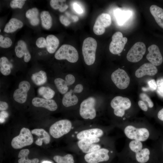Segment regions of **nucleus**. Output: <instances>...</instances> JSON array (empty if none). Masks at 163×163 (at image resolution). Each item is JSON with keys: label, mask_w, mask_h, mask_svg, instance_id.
Listing matches in <instances>:
<instances>
[{"label": "nucleus", "mask_w": 163, "mask_h": 163, "mask_svg": "<svg viewBox=\"0 0 163 163\" xmlns=\"http://www.w3.org/2000/svg\"><path fill=\"white\" fill-rule=\"evenodd\" d=\"M97 46L96 40L92 37H87L84 40L82 53L84 61L87 65L90 66L94 62Z\"/></svg>", "instance_id": "1"}, {"label": "nucleus", "mask_w": 163, "mask_h": 163, "mask_svg": "<svg viewBox=\"0 0 163 163\" xmlns=\"http://www.w3.org/2000/svg\"><path fill=\"white\" fill-rule=\"evenodd\" d=\"M57 60L66 59L71 63L76 62L78 59V54L77 50L73 46L68 44L62 45L54 55Z\"/></svg>", "instance_id": "2"}, {"label": "nucleus", "mask_w": 163, "mask_h": 163, "mask_svg": "<svg viewBox=\"0 0 163 163\" xmlns=\"http://www.w3.org/2000/svg\"><path fill=\"white\" fill-rule=\"evenodd\" d=\"M33 141L32 133L30 130L23 127L20 130L19 134L12 139L11 145L15 149H20L31 145Z\"/></svg>", "instance_id": "3"}, {"label": "nucleus", "mask_w": 163, "mask_h": 163, "mask_svg": "<svg viewBox=\"0 0 163 163\" xmlns=\"http://www.w3.org/2000/svg\"><path fill=\"white\" fill-rule=\"evenodd\" d=\"M72 127V124L70 120H62L56 122L50 126L49 133L53 138H59L69 133Z\"/></svg>", "instance_id": "4"}, {"label": "nucleus", "mask_w": 163, "mask_h": 163, "mask_svg": "<svg viewBox=\"0 0 163 163\" xmlns=\"http://www.w3.org/2000/svg\"><path fill=\"white\" fill-rule=\"evenodd\" d=\"M96 102L95 98L91 97L85 99L81 103L79 113L82 118L91 120L95 118L96 115L95 108Z\"/></svg>", "instance_id": "5"}, {"label": "nucleus", "mask_w": 163, "mask_h": 163, "mask_svg": "<svg viewBox=\"0 0 163 163\" xmlns=\"http://www.w3.org/2000/svg\"><path fill=\"white\" fill-rule=\"evenodd\" d=\"M131 105L130 100L128 98L117 96L111 101L110 105L114 109V113L117 116L122 117L125 110L129 109Z\"/></svg>", "instance_id": "6"}, {"label": "nucleus", "mask_w": 163, "mask_h": 163, "mask_svg": "<svg viewBox=\"0 0 163 163\" xmlns=\"http://www.w3.org/2000/svg\"><path fill=\"white\" fill-rule=\"evenodd\" d=\"M124 133L129 139L141 142L146 141L149 136V133L147 129L136 128L131 125L126 126L124 129Z\"/></svg>", "instance_id": "7"}, {"label": "nucleus", "mask_w": 163, "mask_h": 163, "mask_svg": "<svg viewBox=\"0 0 163 163\" xmlns=\"http://www.w3.org/2000/svg\"><path fill=\"white\" fill-rule=\"evenodd\" d=\"M112 39L109 45L110 52L114 54H119L123 50L127 42V38L123 37L122 33L117 31L113 35Z\"/></svg>", "instance_id": "8"}, {"label": "nucleus", "mask_w": 163, "mask_h": 163, "mask_svg": "<svg viewBox=\"0 0 163 163\" xmlns=\"http://www.w3.org/2000/svg\"><path fill=\"white\" fill-rule=\"evenodd\" d=\"M146 50L145 44L139 42L135 43L128 51L126 56L127 60L131 62L140 61L145 54Z\"/></svg>", "instance_id": "9"}, {"label": "nucleus", "mask_w": 163, "mask_h": 163, "mask_svg": "<svg viewBox=\"0 0 163 163\" xmlns=\"http://www.w3.org/2000/svg\"><path fill=\"white\" fill-rule=\"evenodd\" d=\"M111 78L113 82L119 89H124L129 86L130 78L124 70L119 69L112 73Z\"/></svg>", "instance_id": "10"}, {"label": "nucleus", "mask_w": 163, "mask_h": 163, "mask_svg": "<svg viewBox=\"0 0 163 163\" xmlns=\"http://www.w3.org/2000/svg\"><path fill=\"white\" fill-rule=\"evenodd\" d=\"M111 24L110 15L107 13H102L97 18L93 27L94 33L101 35L105 32L106 28L110 26Z\"/></svg>", "instance_id": "11"}, {"label": "nucleus", "mask_w": 163, "mask_h": 163, "mask_svg": "<svg viewBox=\"0 0 163 163\" xmlns=\"http://www.w3.org/2000/svg\"><path fill=\"white\" fill-rule=\"evenodd\" d=\"M108 150L101 148L86 154L84 157L85 161L88 163H98L107 161L109 158Z\"/></svg>", "instance_id": "12"}, {"label": "nucleus", "mask_w": 163, "mask_h": 163, "mask_svg": "<svg viewBox=\"0 0 163 163\" xmlns=\"http://www.w3.org/2000/svg\"><path fill=\"white\" fill-rule=\"evenodd\" d=\"M30 88V83L27 81L21 82L18 85V88L14 91L13 97L17 102L23 104L27 99V93Z\"/></svg>", "instance_id": "13"}, {"label": "nucleus", "mask_w": 163, "mask_h": 163, "mask_svg": "<svg viewBox=\"0 0 163 163\" xmlns=\"http://www.w3.org/2000/svg\"><path fill=\"white\" fill-rule=\"evenodd\" d=\"M100 139L98 138L79 140L78 145L82 151L85 153H88L100 149L101 146L96 144L98 142Z\"/></svg>", "instance_id": "14"}, {"label": "nucleus", "mask_w": 163, "mask_h": 163, "mask_svg": "<svg viewBox=\"0 0 163 163\" xmlns=\"http://www.w3.org/2000/svg\"><path fill=\"white\" fill-rule=\"evenodd\" d=\"M148 53L146 55L147 59L155 66L161 64L163 59L158 46L155 44L150 46L148 49Z\"/></svg>", "instance_id": "15"}, {"label": "nucleus", "mask_w": 163, "mask_h": 163, "mask_svg": "<svg viewBox=\"0 0 163 163\" xmlns=\"http://www.w3.org/2000/svg\"><path fill=\"white\" fill-rule=\"evenodd\" d=\"M32 104L37 107H42L51 111H54L58 106L56 101L53 99H47L39 97H35L32 101Z\"/></svg>", "instance_id": "16"}, {"label": "nucleus", "mask_w": 163, "mask_h": 163, "mask_svg": "<svg viewBox=\"0 0 163 163\" xmlns=\"http://www.w3.org/2000/svg\"><path fill=\"white\" fill-rule=\"evenodd\" d=\"M157 72V69L155 66L150 63H146L136 71L135 75L136 77L140 78L145 75H154Z\"/></svg>", "instance_id": "17"}, {"label": "nucleus", "mask_w": 163, "mask_h": 163, "mask_svg": "<svg viewBox=\"0 0 163 163\" xmlns=\"http://www.w3.org/2000/svg\"><path fill=\"white\" fill-rule=\"evenodd\" d=\"M18 45L15 48V52L16 56L18 58L22 57L24 56V59L25 62H28L30 59L31 56L25 42L22 40L18 41Z\"/></svg>", "instance_id": "18"}, {"label": "nucleus", "mask_w": 163, "mask_h": 163, "mask_svg": "<svg viewBox=\"0 0 163 163\" xmlns=\"http://www.w3.org/2000/svg\"><path fill=\"white\" fill-rule=\"evenodd\" d=\"M103 133V131L101 129L93 128L80 132L77 134V138L79 140L98 138L102 136Z\"/></svg>", "instance_id": "19"}, {"label": "nucleus", "mask_w": 163, "mask_h": 163, "mask_svg": "<svg viewBox=\"0 0 163 163\" xmlns=\"http://www.w3.org/2000/svg\"><path fill=\"white\" fill-rule=\"evenodd\" d=\"M113 14L119 26L123 25L130 18L132 13L129 10H123L120 8L115 9Z\"/></svg>", "instance_id": "20"}, {"label": "nucleus", "mask_w": 163, "mask_h": 163, "mask_svg": "<svg viewBox=\"0 0 163 163\" xmlns=\"http://www.w3.org/2000/svg\"><path fill=\"white\" fill-rule=\"evenodd\" d=\"M31 133L39 137V138L35 142V144L39 146L42 145L43 141L44 143L47 144L50 141V136L48 133L43 129H35L31 131Z\"/></svg>", "instance_id": "21"}, {"label": "nucleus", "mask_w": 163, "mask_h": 163, "mask_svg": "<svg viewBox=\"0 0 163 163\" xmlns=\"http://www.w3.org/2000/svg\"><path fill=\"white\" fill-rule=\"evenodd\" d=\"M149 10L157 24L163 29V9L155 5H152Z\"/></svg>", "instance_id": "22"}, {"label": "nucleus", "mask_w": 163, "mask_h": 163, "mask_svg": "<svg viewBox=\"0 0 163 163\" xmlns=\"http://www.w3.org/2000/svg\"><path fill=\"white\" fill-rule=\"evenodd\" d=\"M72 90L65 94L62 101L63 105L66 107H68L76 104L78 102V99L77 96L74 94Z\"/></svg>", "instance_id": "23"}, {"label": "nucleus", "mask_w": 163, "mask_h": 163, "mask_svg": "<svg viewBox=\"0 0 163 163\" xmlns=\"http://www.w3.org/2000/svg\"><path fill=\"white\" fill-rule=\"evenodd\" d=\"M46 48L47 51L50 53H54L59 46V40L55 36L49 35L46 37Z\"/></svg>", "instance_id": "24"}, {"label": "nucleus", "mask_w": 163, "mask_h": 163, "mask_svg": "<svg viewBox=\"0 0 163 163\" xmlns=\"http://www.w3.org/2000/svg\"><path fill=\"white\" fill-rule=\"evenodd\" d=\"M23 25V23L21 21L17 18H12L6 24L4 31L7 33H12L22 27Z\"/></svg>", "instance_id": "25"}, {"label": "nucleus", "mask_w": 163, "mask_h": 163, "mask_svg": "<svg viewBox=\"0 0 163 163\" xmlns=\"http://www.w3.org/2000/svg\"><path fill=\"white\" fill-rule=\"evenodd\" d=\"M39 11L36 8L28 10L26 13V16L29 20L30 24L34 26L37 25L39 23L40 19L38 17Z\"/></svg>", "instance_id": "26"}, {"label": "nucleus", "mask_w": 163, "mask_h": 163, "mask_svg": "<svg viewBox=\"0 0 163 163\" xmlns=\"http://www.w3.org/2000/svg\"><path fill=\"white\" fill-rule=\"evenodd\" d=\"M47 78L46 73L43 70L33 74L31 76L33 82L38 86H40L45 83L47 81Z\"/></svg>", "instance_id": "27"}, {"label": "nucleus", "mask_w": 163, "mask_h": 163, "mask_svg": "<svg viewBox=\"0 0 163 163\" xmlns=\"http://www.w3.org/2000/svg\"><path fill=\"white\" fill-rule=\"evenodd\" d=\"M29 150L27 149L21 150L18 155V157L20 158L18 160V163H38L39 159L34 158L30 159L28 158Z\"/></svg>", "instance_id": "28"}, {"label": "nucleus", "mask_w": 163, "mask_h": 163, "mask_svg": "<svg viewBox=\"0 0 163 163\" xmlns=\"http://www.w3.org/2000/svg\"><path fill=\"white\" fill-rule=\"evenodd\" d=\"M40 16L42 27L46 30L49 29L52 25V19L49 12L43 11L41 12Z\"/></svg>", "instance_id": "29"}, {"label": "nucleus", "mask_w": 163, "mask_h": 163, "mask_svg": "<svg viewBox=\"0 0 163 163\" xmlns=\"http://www.w3.org/2000/svg\"><path fill=\"white\" fill-rule=\"evenodd\" d=\"M0 71L5 76L9 75L11 72V67L8 58L3 56L0 59Z\"/></svg>", "instance_id": "30"}, {"label": "nucleus", "mask_w": 163, "mask_h": 163, "mask_svg": "<svg viewBox=\"0 0 163 163\" xmlns=\"http://www.w3.org/2000/svg\"><path fill=\"white\" fill-rule=\"evenodd\" d=\"M135 153L136 159L140 163H146L149 159L150 152L147 148L142 149Z\"/></svg>", "instance_id": "31"}, {"label": "nucleus", "mask_w": 163, "mask_h": 163, "mask_svg": "<svg viewBox=\"0 0 163 163\" xmlns=\"http://www.w3.org/2000/svg\"><path fill=\"white\" fill-rule=\"evenodd\" d=\"M38 94L43 98L51 99L55 95V92L48 86H42L39 88L37 90Z\"/></svg>", "instance_id": "32"}, {"label": "nucleus", "mask_w": 163, "mask_h": 163, "mask_svg": "<svg viewBox=\"0 0 163 163\" xmlns=\"http://www.w3.org/2000/svg\"><path fill=\"white\" fill-rule=\"evenodd\" d=\"M54 82L58 91L61 94H63L67 92L68 85L65 80L60 78H57L54 80Z\"/></svg>", "instance_id": "33"}, {"label": "nucleus", "mask_w": 163, "mask_h": 163, "mask_svg": "<svg viewBox=\"0 0 163 163\" xmlns=\"http://www.w3.org/2000/svg\"><path fill=\"white\" fill-rule=\"evenodd\" d=\"M53 159L57 163H74L73 157L70 154H68L64 156L56 155L53 157Z\"/></svg>", "instance_id": "34"}, {"label": "nucleus", "mask_w": 163, "mask_h": 163, "mask_svg": "<svg viewBox=\"0 0 163 163\" xmlns=\"http://www.w3.org/2000/svg\"><path fill=\"white\" fill-rule=\"evenodd\" d=\"M142 147V142L139 141L132 140L129 144V147L130 150L135 153L141 150Z\"/></svg>", "instance_id": "35"}, {"label": "nucleus", "mask_w": 163, "mask_h": 163, "mask_svg": "<svg viewBox=\"0 0 163 163\" xmlns=\"http://www.w3.org/2000/svg\"><path fill=\"white\" fill-rule=\"evenodd\" d=\"M63 0H51L50 2V5L52 8L53 9L56 10L59 9L60 11L62 12L65 11L68 8L67 5H65L62 6V5H60L59 3Z\"/></svg>", "instance_id": "36"}, {"label": "nucleus", "mask_w": 163, "mask_h": 163, "mask_svg": "<svg viewBox=\"0 0 163 163\" xmlns=\"http://www.w3.org/2000/svg\"><path fill=\"white\" fill-rule=\"evenodd\" d=\"M12 44L11 40L8 37H4L0 35V46L3 48H8L10 47Z\"/></svg>", "instance_id": "37"}, {"label": "nucleus", "mask_w": 163, "mask_h": 163, "mask_svg": "<svg viewBox=\"0 0 163 163\" xmlns=\"http://www.w3.org/2000/svg\"><path fill=\"white\" fill-rule=\"evenodd\" d=\"M148 87L147 88L143 87L142 90L144 91H154L156 90L157 85L156 82L154 79H151L148 82Z\"/></svg>", "instance_id": "38"}, {"label": "nucleus", "mask_w": 163, "mask_h": 163, "mask_svg": "<svg viewBox=\"0 0 163 163\" xmlns=\"http://www.w3.org/2000/svg\"><path fill=\"white\" fill-rule=\"evenodd\" d=\"M156 83L157 85L156 91L157 94L159 96L163 98V78L158 79Z\"/></svg>", "instance_id": "39"}, {"label": "nucleus", "mask_w": 163, "mask_h": 163, "mask_svg": "<svg viewBox=\"0 0 163 163\" xmlns=\"http://www.w3.org/2000/svg\"><path fill=\"white\" fill-rule=\"evenodd\" d=\"M25 0H13L10 3V7L13 8H21L24 5Z\"/></svg>", "instance_id": "40"}, {"label": "nucleus", "mask_w": 163, "mask_h": 163, "mask_svg": "<svg viewBox=\"0 0 163 163\" xmlns=\"http://www.w3.org/2000/svg\"><path fill=\"white\" fill-rule=\"evenodd\" d=\"M140 98L143 101L146 102L148 107L152 108L153 107L154 104L149 96L145 93H142L140 94Z\"/></svg>", "instance_id": "41"}, {"label": "nucleus", "mask_w": 163, "mask_h": 163, "mask_svg": "<svg viewBox=\"0 0 163 163\" xmlns=\"http://www.w3.org/2000/svg\"><path fill=\"white\" fill-rule=\"evenodd\" d=\"M36 43L37 46L38 48H43L46 47V40L43 37H40L37 40Z\"/></svg>", "instance_id": "42"}, {"label": "nucleus", "mask_w": 163, "mask_h": 163, "mask_svg": "<svg viewBox=\"0 0 163 163\" xmlns=\"http://www.w3.org/2000/svg\"><path fill=\"white\" fill-rule=\"evenodd\" d=\"M65 81L68 86L72 85L75 81V78L74 76L71 74L67 75L65 77Z\"/></svg>", "instance_id": "43"}, {"label": "nucleus", "mask_w": 163, "mask_h": 163, "mask_svg": "<svg viewBox=\"0 0 163 163\" xmlns=\"http://www.w3.org/2000/svg\"><path fill=\"white\" fill-rule=\"evenodd\" d=\"M59 19L61 23L66 26L69 25L71 23L68 18L63 15L60 16Z\"/></svg>", "instance_id": "44"}, {"label": "nucleus", "mask_w": 163, "mask_h": 163, "mask_svg": "<svg viewBox=\"0 0 163 163\" xmlns=\"http://www.w3.org/2000/svg\"><path fill=\"white\" fill-rule=\"evenodd\" d=\"M74 10L77 13L81 14L83 12V10L81 7L77 3H74L73 4Z\"/></svg>", "instance_id": "45"}, {"label": "nucleus", "mask_w": 163, "mask_h": 163, "mask_svg": "<svg viewBox=\"0 0 163 163\" xmlns=\"http://www.w3.org/2000/svg\"><path fill=\"white\" fill-rule=\"evenodd\" d=\"M138 105L140 108L143 110L146 111L148 109V107L146 104L142 101H139L138 102Z\"/></svg>", "instance_id": "46"}, {"label": "nucleus", "mask_w": 163, "mask_h": 163, "mask_svg": "<svg viewBox=\"0 0 163 163\" xmlns=\"http://www.w3.org/2000/svg\"><path fill=\"white\" fill-rule=\"evenodd\" d=\"M83 89V85L81 84H78L75 86L73 91L74 93H80L82 91Z\"/></svg>", "instance_id": "47"}, {"label": "nucleus", "mask_w": 163, "mask_h": 163, "mask_svg": "<svg viewBox=\"0 0 163 163\" xmlns=\"http://www.w3.org/2000/svg\"><path fill=\"white\" fill-rule=\"evenodd\" d=\"M8 107V103L2 101H0V110L4 111L6 110Z\"/></svg>", "instance_id": "48"}, {"label": "nucleus", "mask_w": 163, "mask_h": 163, "mask_svg": "<svg viewBox=\"0 0 163 163\" xmlns=\"http://www.w3.org/2000/svg\"><path fill=\"white\" fill-rule=\"evenodd\" d=\"M157 116L159 120L163 121V108L159 111Z\"/></svg>", "instance_id": "49"}, {"label": "nucleus", "mask_w": 163, "mask_h": 163, "mask_svg": "<svg viewBox=\"0 0 163 163\" xmlns=\"http://www.w3.org/2000/svg\"><path fill=\"white\" fill-rule=\"evenodd\" d=\"M72 22H76L78 21L79 18L77 16L72 15Z\"/></svg>", "instance_id": "50"}, {"label": "nucleus", "mask_w": 163, "mask_h": 163, "mask_svg": "<svg viewBox=\"0 0 163 163\" xmlns=\"http://www.w3.org/2000/svg\"><path fill=\"white\" fill-rule=\"evenodd\" d=\"M42 163H52V162L48 161H44Z\"/></svg>", "instance_id": "51"}, {"label": "nucleus", "mask_w": 163, "mask_h": 163, "mask_svg": "<svg viewBox=\"0 0 163 163\" xmlns=\"http://www.w3.org/2000/svg\"></svg>", "instance_id": "52"}]
</instances>
